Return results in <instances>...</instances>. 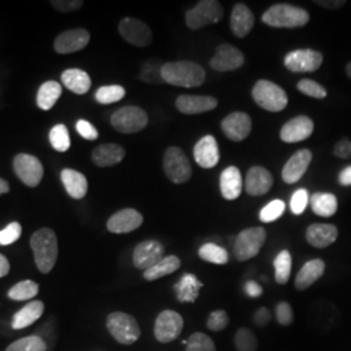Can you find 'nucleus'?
<instances>
[{
  "instance_id": "f257e3e1",
  "label": "nucleus",
  "mask_w": 351,
  "mask_h": 351,
  "mask_svg": "<svg viewBox=\"0 0 351 351\" xmlns=\"http://www.w3.org/2000/svg\"><path fill=\"white\" fill-rule=\"evenodd\" d=\"M164 82L180 88H198L206 81V72L194 62H171L162 65Z\"/></svg>"
},
{
  "instance_id": "f03ea898",
  "label": "nucleus",
  "mask_w": 351,
  "mask_h": 351,
  "mask_svg": "<svg viewBox=\"0 0 351 351\" xmlns=\"http://www.w3.org/2000/svg\"><path fill=\"white\" fill-rule=\"evenodd\" d=\"M30 246L34 252V261L42 274H50L58 259V239L52 229L42 228L30 239Z\"/></svg>"
},
{
  "instance_id": "7ed1b4c3",
  "label": "nucleus",
  "mask_w": 351,
  "mask_h": 351,
  "mask_svg": "<svg viewBox=\"0 0 351 351\" xmlns=\"http://www.w3.org/2000/svg\"><path fill=\"white\" fill-rule=\"evenodd\" d=\"M262 21L271 27L295 29L306 25L310 21V13L297 5L278 3L263 13Z\"/></svg>"
},
{
  "instance_id": "20e7f679",
  "label": "nucleus",
  "mask_w": 351,
  "mask_h": 351,
  "mask_svg": "<svg viewBox=\"0 0 351 351\" xmlns=\"http://www.w3.org/2000/svg\"><path fill=\"white\" fill-rule=\"evenodd\" d=\"M251 94L255 103L268 112H281L288 106L285 90L268 80L258 81Z\"/></svg>"
},
{
  "instance_id": "39448f33",
  "label": "nucleus",
  "mask_w": 351,
  "mask_h": 351,
  "mask_svg": "<svg viewBox=\"0 0 351 351\" xmlns=\"http://www.w3.org/2000/svg\"><path fill=\"white\" fill-rule=\"evenodd\" d=\"M164 173L173 184H185L191 178L193 169L185 151L180 147H168L164 152Z\"/></svg>"
},
{
  "instance_id": "423d86ee",
  "label": "nucleus",
  "mask_w": 351,
  "mask_h": 351,
  "mask_svg": "<svg viewBox=\"0 0 351 351\" xmlns=\"http://www.w3.org/2000/svg\"><path fill=\"white\" fill-rule=\"evenodd\" d=\"M267 232L263 226H252L242 230L236 239L234 256L239 262H246L255 258L263 247Z\"/></svg>"
},
{
  "instance_id": "0eeeda50",
  "label": "nucleus",
  "mask_w": 351,
  "mask_h": 351,
  "mask_svg": "<svg viewBox=\"0 0 351 351\" xmlns=\"http://www.w3.org/2000/svg\"><path fill=\"white\" fill-rule=\"evenodd\" d=\"M149 124V116L145 110L136 106H126L111 116V125L124 134H133L143 130Z\"/></svg>"
},
{
  "instance_id": "6e6552de",
  "label": "nucleus",
  "mask_w": 351,
  "mask_h": 351,
  "mask_svg": "<svg viewBox=\"0 0 351 351\" xmlns=\"http://www.w3.org/2000/svg\"><path fill=\"white\" fill-rule=\"evenodd\" d=\"M224 14L223 5L216 0H202L185 14L189 29L199 30L210 24H217Z\"/></svg>"
},
{
  "instance_id": "1a4fd4ad",
  "label": "nucleus",
  "mask_w": 351,
  "mask_h": 351,
  "mask_svg": "<svg viewBox=\"0 0 351 351\" xmlns=\"http://www.w3.org/2000/svg\"><path fill=\"white\" fill-rule=\"evenodd\" d=\"M107 329L113 339L123 345H132L141 337L137 320L125 313H112L107 317Z\"/></svg>"
},
{
  "instance_id": "9d476101",
  "label": "nucleus",
  "mask_w": 351,
  "mask_h": 351,
  "mask_svg": "<svg viewBox=\"0 0 351 351\" xmlns=\"http://www.w3.org/2000/svg\"><path fill=\"white\" fill-rule=\"evenodd\" d=\"M323 53L311 49H302L289 52L284 59L285 68L294 73L316 72L323 64Z\"/></svg>"
},
{
  "instance_id": "9b49d317",
  "label": "nucleus",
  "mask_w": 351,
  "mask_h": 351,
  "mask_svg": "<svg viewBox=\"0 0 351 351\" xmlns=\"http://www.w3.org/2000/svg\"><path fill=\"white\" fill-rule=\"evenodd\" d=\"M184 329L182 316L173 310H164L158 315L154 326L155 339L162 343H169L180 337Z\"/></svg>"
},
{
  "instance_id": "f8f14e48",
  "label": "nucleus",
  "mask_w": 351,
  "mask_h": 351,
  "mask_svg": "<svg viewBox=\"0 0 351 351\" xmlns=\"http://www.w3.org/2000/svg\"><path fill=\"white\" fill-rule=\"evenodd\" d=\"M13 169L17 177L29 188H36L43 178V165L30 154H19L13 159Z\"/></svg>"
},
{
  "instance_id": "ddd939ff",
  "label": "nucleus",
  "mask_w": 351,
  "mask_h": 351,
  "mask_svg": "<svg viewBox=\"0 0 351 351\" xmlns=\"http://www.w3.org/2000/svg\"><path fill=\"white\" fill-rule=\"evenodd\" d=\"M119 33L128 43L136 47H147L152 42L150 26L134 17H125L119 24Z\"/></svg>"
},
{
  "instance_id": "4468645a",
  "label": "nucleus",
  "mask_w": 351,
  "mask_h": 351,
  "mask_svg": "<svg viewBox=\"0 0 351 351\" xmlns=\"http://www.w3.org/2000/svg\"><path fill=\"white\" fill-rule=\"evenodd\" d=\"M245 63V56L237 47L223 43L216 47L215 55L210 60V66L217 72H232L241 68Z\"/></svg>"
},
{
  "instance_id": "2eb2a0df",
  "label": "nucleus",
  "mask_w": 351,
  "mask_h": 351,
  "mask_svg": "<svg viewBox=\"0 0 351 351\" xmlns=\"http://www.w3.org/2000/svg\"><path fill=\"white\" fill-rule=\"evenodd\" d=\"M164 246L155 239H147L137 245L133 251V264L136 268L147 271L164 258Z\"/></svg>"
},
{
  "instance_id": "dca6fc26",
  "label": "nucleus",
  "mask_w": 351,
  "mask_h": 351,
  "mask_svg": "<svg viewBox=\"0 0 351 351\" xmlns=\"http://www.w3.org/2000/svg\"><path fill=\"white\" fill-rule=\"evenodd\" d=\"M314 121L308 116H297L281 128L280 138L287 143H297L310 138L314 133Z\"/></svg>"
},
{
  "instance_id": "f3484780",
  "label": "nucleus",
  "mask_w": 351,
  "mask_h": 351,
  "mask_svg": "<svg viewBox=\"0 0 351 351\" xmlns=\"http://www.w3.org/2000/svg\"><path fill=\"white\" fill-rule=\"evenodd\" d=\"M252 121L246 112H233L228 114L221 123V129L228 138L233 142H241L247 138L251 133Z\"/></svg>"
},
{
  "instance_id": "a211bd4d",
  "label": "nucleus",
  "mask_w": 351,
  "mask_h": 351,
  "mask_svg": "<svg viewBox=\"0 0 351 351\" xmlns=\"http://www.w3.org/2000/svg\"><path fill=\"white\" fill-rule=\"evenodd\" d=\"M143 223V216L134 208H124L120 210L108 219L107 229L114 234L130 233Z\"/></svg>"
},
{
  "instance_id": "6ab92c4d",
  "label": "nucleus",
  "mask_w": 351,
  "mask_h": 351,
  "mask_svg": "<svg viewBox=\"0 0 351 351\" xmlns=\"http://www.w3.org/2000/svg\"><path fill=\"white\" fill-rule=\"evenodd\" d=\"M313 160V152L307 149L298 150L282 168L281 177L287 184H295L307 172Z\"/></svg>"
},
{
  "instance_id": "aec40b11",
  "label": "nucleus",
  "mask_w": 351,
  "mask_h": 351,
  "mask_svg": "<svg viewBox=\"0 0 351 351\" xmlns=\"http://www.w3.org/2000/svg\"><path fill=\"white\" fill-rule=\"evenodd\" d=\"M90 42V33L85 29L66 30L58 36L53 42V49L58 53H72L84 50Z\"/></svg>"
},
{
  "instance_id": "412c9836",
  "label": "nucleus",
  "mask_w": 351,
  "mask_h": 351,
  "mask_svg": "<svg viewBox=\"0 0 351 351\" xmlns=\"http://www.w3.org/2000/svg\"><path fill=\"white\" fill-rule=\"evenodd\" d=\"M272 185H274V177L268 169L259 165L251 167L245 181V190L249 195L252 197L264 195L272 189Z\"/></svg>"
},
{
  "instance_id": "4be33fe9",
  "label": "nucleus",
  "mask_w": 351,
  "mask_h": 351,
  "mask_svg": "<svg viewBox=\"0 0 351 351\" xmlns=\"http://www.w3.org/2000/svg\"><path fill=\"white\" fill-rule=\"evenodd\" d=\"M194 159L204 169L216 167L220 160V151L217 141L213 136H204L194 146Z\"/></svg>"
},
{
  "instance_id": "5701e85b",
  "label": "nucleus",
  "mask_w": 351,
  "mask_h": 351,
  "mask_svg": "<svg viewBox=\"0 0 351 351\" xmlns=\"http://www.w3.org/2000/svg\"><path fill=\"white\" fill-rule=\"evenodd\" d=\"M176 107L185 114L210 112L217 107V99L207 95H180L176 99Z\"/></svg>"
},
{
  "instance_id": "b1692460",
  "label": "nucleus",
  "mask_w": 351,
  "mask_h": 351,
  "mask_svg": "<svg viewBox=\"0 0 351 351\" xmlns=\"http://www.w3.org/2000/svg\"><path fill=\"white\" fill-rule=\"evenodd\" d=\"M339 239V229L332 224L315 223L306 230V241L316 249H326Z\"/></svg>"
},
{
  "instance_id": "393cba45",
  "label": "nucleus",
  "mask_w": 351,
  "mask_h": 351,
  "mask_svg": "<svg viewBox=\"0 0 351 351\" xmlns=\"http://www.w3.org/2000/svg\"><path fill=\"white\" fill-rule=\"evenodd\" d=\"M254 13L251 12L250 8L246 4L239 3L234 5L230 16V29L236 37H247V34L254 27Z\"/></svg>"
},
{
  "instance_id": "a878e982",
  "label": "nucleus",
  "mask_w": 351,
  "mask_h": 351,
  "mask_svg": "<svg viewBox=\"0 0 351 351\" xmlns=\"http://www.w3.org/2000/svg\"><path fill=\"white\" fill-rule=\"evenodd\" d=\"M126 151L117 143H104L93 151L91 159L95 165L106 168L121 163L125 158Z\"/></svg>"
},
{
  "instance_id": "bb28decb",
  "label": "nucleus",
  "mask_w": 351,
  "mask_h": 351,
  "mask_svg": "<svg viewBox=\"0 0 351 351\" xmlns=\"http://www.w3.org/2000/svg\"><path fill=\"white\" fill-rule=\"evenodd\" d=\"M243 188L242 175L237 167H228L220 176V191L228 201L237 199Z\"/></svg>"
},
{
  "instance_id": "cd10ccee",
  "label": "nucleus",
  "mask_w": 351,
  "mask_h": 351,
  "mask_svg": "<svg viewBox=\"0 0 351 351\" xmlns=\"http://www.w3.org/2000/svg\"><path fill=\"white\" fill-rule=\"evenodd\" d=\"M326 272V263L322 259H313L307 263L303 264L300 272L295 277V288L298 290H307L311 285L324 275Z\"/></svg>"
},
{
  "instance_id": "c85d7f7f",
  "label": "nucleus",
  "mask_w": 351,
  "mask_h": 351,
  "mask_svg": "<svg viewBox=\"0 0 351 351\" xmlns=\"http://www.w3.org/2000/svg\"><path fill=\"white\" fill-rule=\"evenodd\" d=\"M203 282L193 274H185L175 285L176 298L181 303H194L198 300Z\"/></svg>"
},
{
  "instance_id": "c756f323",
  "label": "nucleus",
  "mask_w": 351,
  "mask_h": 351,
  "mask_svg": "<svg viewBox=\"0 0 351 351\" xmlns=\"http://www.w3.org/2000/svg\"><path fill=\"white\" fill-rule=\"evenodd\" d=\"M62 181L69 197H72L73 199L85 198L88 188V180L85 175L75 169L65 168L62 171Z\"/></svg>"
},
{
  "instance_id": "7c9ffc66",
  "label": "nucleus",
  "mask_w": 351,
  "mask_h": 351,
  "mask_svg": "<svg viewBox=\"0 0 351 351\" xmlns=\"http://www.w3.org/2000/svg\"><path fill=\"white\" fill-rule=\"evenodd\" d=\"M62 82L65 88L78 95L86 94L91 88L90 75L85 71L77 69V68L64 71L62 75Z\"/></svg>"
},
{
  "instance_id": "2f4dec72",
  "label": "nucleus",
  "mask_w": 351,
  "mask_h": 351,
  "mask_svg": "<svg viewBox=\"0 0 351 351\" xmlns=\"http://www.w3.org/2000/svg\"><path fill=\"white\" fill-rule=\"evenodd\" d=\"M45 313L43 302L33 301L27 303L19 313H16L12 319L13 329H24L34 324Z\"/></svg>"
},
{
  "instance_id": "473e14b6",
  "label": "nucleus",
  "mask_w": 351,
  "mask_h": 351,
  "mask_svg": "<svg viewBox=\"0 0 351 351\" xmlns=\"http://www.w3.org/2000/svg\"><path fill=\"white\" fill-rule=\"evenodd\" d=\"M62 94H63V88L59 82L47 81L42 84L38 90V107L43 111H49L56 104V101L62 97Z\"/></svg>"
},
{
  "instance_id": "72a5a7b5",
  "label": "nucleus",
  "mask_w": 351,
  "mask_h": 351,
  "mask_svg": "<svg viewBox=\"0 0 351 351\" xmlns=\"http://www.w3.org/2000/svg\"><path fill=\"white\" fill-rule=\"evenodd\" d=\"M311 208L317 216L330 217L337 213L339 202L332 193H315L310 198Z\"/></svg>"
},
{
  "instance_id": "f704fd0d",
  "label": "nucleus",
  "mask_w": 351,
  "mask_h": 351,
  "mask_svg": "<svg viewBox=\"0 0 351 351\" xmlns=\"http://www.w3.org/2000/svg\"><path fill=\"white\" fill-rule=\"evenodd\" d=\"M180 267H181L180 258L176 255H168V256H164L159 263L151 267L150 269L145 271L143 277L147 281H155L162 277L168 276L171 274H175Z\"/></svg>"
},
{
  "instance_id": "c9c22d12",
  "label": "nucleus",
  "mask_w": 351,
  "mask_h": 351,
  "mask_svg": "<svg viewBox=\"0 0 351 351\" xmlns=\"http://www.w3.org/2000/svg\"><path fill=\"white\" fill-rule=\"evenodd\" d=\"M199 258L203 259L204 262L208 263L217 264V265H223L229 262V254L228 251L215 243H204L202 245L198 250Z\"/></svg>"
},
{
  "instance_id": "e433bc0d",
  "label": "nucleus",
  "mask_w": 351,
  "mask_h": 351,
  "mask_svg": "<svg viewBox=\"0 0 351 351\" xmlns=\"http://www.w3.org/2000/svg\"><path fill=\"white\" fill-rule=\"evenodd\" d=\"M291 255L288 250H282L278 252V255L274 262L275 265V280L277 284L285 285L290 278L291 274Z\"/></svg>"
},
{
  "instance_id": "4c0bfd02",
  "label": "nucleus",
  "mask_w": 351,
  "mask_h": 351,
  "mask_svg": "<svg viewBox=\"0 0 351 351\" xmlns=\"http://www.w3.org/2000/svg\"><path fill=\"white\" fill-rule=\"evenodd\" d=\"M39 291V285L37 282L32 281V280H25L21 281L16 285H13L12 288L8 291V297L13 301H27L34 298Z\"/></svg>"
},
{
  "instance_id": "58836bf2",
  "label": "nucleus",
  "mask_w": 351,
  "mask_h": 351,
  "mask_svg": "<svg viewBox=\"0 0 351 351\" xmlns=\"http://www.w3.org/2000/svg\"><path fill=\"white\" fill-rule=\"evenodd\" d=\"M51 146L58 152H65L71 147V137L68 128L64 124H58L50 130Z\"/></svg>"
},
{
  "instance_id": "ea45409f",
  "label": "nucleus",
  "mask_w": 351,
  "mask_h": 351,
  "mask_svg": "<svg viewBox=\"0 0 351 351\" xmlns=\"http://www.w3.org/2000/svg\"><path fill=\"white\" fill-rule=\"evenodd\" d=\"M125 88L120 85L101 86L95 93V101L101 104H112L121 101L125 97Z\"/></svg>"
},
{
  "instance_id": "a19ab883",
  "label": "nucleus",
  "mask_w": 351,
  "mask_h": 351,
  "mask_svg": "<svg viewBox=\"0 0 351 351\" xmlns=\"http://www.w3.org/2000/svg\"><path fill=\"white\" fill-rule=\"evenodd\" d=\"M162 65L163 64H159L154 60L146 62L139 72V80L151 85L164 84L163 77H162Z\"/></svg>"
},
{
  "instance_id": "79ce46f5",
  "label": "nucleus",
  "mask_w": 351,
  "mask_h": 351,
  "mask_svg": "<svg viewBox=\"0 0 351 351\" xmlns=\"http://www.w3.org/2000/svg\"><path fill=\"white\" fill-rule=\"evenodd\" d=\"M234 346L237 351H256L258 339L249 328H239L234 336Z\"/></svg>"
},
{
  "instance_id": "37998d69",
  "label": "nucleus",
  "mask_w": 351,
  "mask_h": 351,
  "mask_svg": "<svg viewBox=\"0 0 351 351\" xmlns=\"http://www.w3.org/2000/svg\"><path fill=\"white\" fill-rule=\"evenodd\" d=\"M47 345L38 336H30L17 339L11 343L5 351H46Z\"/></svg>"
},
{
  "instance_id": "c03bdc74",
  "label": "nucleus",
  "mask_w": 351,
  "mask_h": 351,
  "mask_svg": "<svg viewBox=\"0 0 351 351\" xmlns=\"http://www.w3.org/2000/svg\"><path fill=\"white\" fill-rule=\"evenodd\" d=\"M285 202L275 199V201L269 202L267 206H264L263 208L259 213V219L262 223H272L278 220L284 213H285Z\"/></svg>"
},
{
  "instance_id": "a18cd8bd",
  "label": "nucleus",
  "mask_w": 351,
  "mask_h": 351,
  "mask_svg": "<svg viewBox=\"0 0 351 351\" xmlns=\"http://www.w3.org/2000/svg\"><path fill=\"white\" fill-rule=\"evenodd\" d=\"M185 351H216V346L211 337L202 332H197L189 337Z\"/></svg>"
},
{
  "instance_id": "49530a36",
  "label": "nucleus",
  "mask_w": 351,
  "mask_h": 351,
  "mask_svg": "<svg viewBox=\"0 0 351 351\" xmlns=\"http://www.w3.org/2000/svg\"><path fill=\"white\" fill-rule=\"evenodd\" d=\"M297 88L301 91L302 94L315 98V99H324L326 97V88L313 80H307V78L301 80L297 84Z\"/></svg>"
},
{
  "instance_id": "de8ad7c7",
  "label": "nucleus",
  "mask_w": 351,
  "mask_h": 351,
  "mask_svg": "<svg viewBox=\"0 0 351 351\" xmlns=\"http://www.w3.org/2000/svg\"><path fill=\"white\" fill-rule=\"evenodd\" d=\"M310 203L308 191L306 189H298L294 191V194L290 198V210L294 215H301L307 208V204Z\"/></svg>"
},
{
  "instance_id": "09e8293b",
  "label": "nucleus",
  "mask_w": 351,
  "mask_h": 351,
  "mask_svg": "<svg viewBox=\"0 0 351 351\" xmlns=\"http://www.w3.org/2000/svg\"><path fill=\"white\" fill-rule=\"evenodd\" d=\"M229 320L230 319H229V315L226 311L215 310L208 316L206 326L213 332H221L226 329V326H229Z\"/></svg>"
},
{
  "instance_id": "8fccbe9b",
  "label": "nucleus",
  "mask_w": 351,
  "mask_h": 351,
  "mask_svg": "<svg viewBox=\"0 0 351 351\" xmlns=\"http://www.w3.org/2000/svg\"><path fill=\"white\" fill-rule=\"evenodd\" d=\"M21 233H23V228L20 226V223L13 221L5 226L3 230H0V245L1 246L12 245L21 237Z\"/></svg>"
},
{
  "instance_id": "3c124183",
  "label": "nucleus",
  "mask_w": 351,
  "mask_h": 351,
  "mask_svg": "<svg viewBox=\"0 0 351 351\" xmlns=\"http://www.w3.org/2000/svg\"><path fill=\"white\" fill-rule=\"evenodd\" d=\"M277 323L280 326H288L294 320V313L288 302H280L276 306Z\"/></svg>"
},
{
  "instance_id": "603ef678",
  "label": "nucleus",
  "mask_w": 351,
  "mask_h": 351,
  "mask_svg": "<svg viewBox=\"0 0 351 351\" xmlns=\"http://www.w3.org/2000/svg\"><path fill=\"white\" fill-rule=\"evenodd\" d=\"M75 129L82 138L88 139V141H94L99 137L97 128L93 124H90L86 120H78L75 124Z\"/></svg>"
},
{
  "instance_id": "864d4df0",
  "label": "nucleus",
  "mask_w": 351,
  "mask_h": 351,
  "mask_svg": "<svg viewBox=\"0 0 351 351\" xmlns=\"http://www.w3.org/2000/svg\"><path fill=\"white\" fill-rule=\"evenodd\" d=\"M51 5L60 12H72L84 5L82 0H52Z\"/></svg>"
},
{
  "instance_id": "5fc2aeb1",
  "label": "nucleus",
  "mask_w": 351,
  "mask_h": 351,
  "mask_svg": "<svg viewBox=\"0 0 351 351\" xmlns=\"http://www.w3.org/2000/svg\"><path fill=\"white\" fill-rule=\"evenodd\" d=\"M333 154L339 159L351 158V141L349 138H342L333 149Z\"/></svg>"
},
{
  "instance_id": "6e6d98bb",
  "label": "nucleus",
  "mask_w": 351,
  "mask_h": 351,
  "mask_svg": "<svg viewBox=\"0 0 351 351\" xmlns=\"http://www.w3.org/2000/svg\"><path fill=\"white\" fill-rule=\"evenodd\" d=\"M252 320H254V324L256 326H261V328L267 326L269 324V322H271V313H269V310L267 307H261L254 314Z\"/></svg>"
},
{
  "instance_id": "4d7b16f0",
  "label": "nucleus",
  "mask_w": 351,
  "mask_h": 351,
  "mask_svg": "<svg viewBox=\"0 0 351 351\" xmlns=\"http://www.w3.org/2000/svg\"><path fill=\"white\" fill-rule=\"evenodd\" d=\"M245 291H246V294L250 298H258V297H261L263 294V288L258 282L250 280V281H247L245 284Z\"/></svg>"
},
{
  "instance_id": "13d9d810",
  "label": "nucleus",
  "mask_w": 351,
  "mask_h": 351,
  "mask_svg": "<svg viewBox=\"0 0 351 351\" xmlns=\"http://www.w3.org/2000/svg\"><path fill=\"white\" fill-rule=\"evenodd\" d=\"M315 3L317 5L324 7L326 10H339V8L343 7L346 4L345 0H332V1H329V0H316Z\"/></svg>"
},
{
  "instance_id": "bf43d9fd",
  "label": "nucleus",
  "mask_w": 351,
  "mask_h": 351,
  "mask_svg": "<svg viewBox=\"0 0 351 351\" xmlns=\"http://www.w3.org/2000/svg\"><path fill=\"white\" fill-rule=\"evenodd\" d=\"M339 182L342 186H351V165L339 172Z\"/></svg>"
},
{
  "instance_id": "052dcab7",
  "label": "nucleus",
  "mask_w": 351,
  "mask_h": 351,
  "mask_svg": "<svg viewBox=\"0 0 351 351\" xmlns=\"http://www.w3.org/2000/svg\"><path fill=\"white\" fill-rule=\"evenodd\" d=\"M10 269H11V265L8 259L0 254V278L7 276L10 274Z\"/></svg>"
},
{
  "instance_id": "680f3d73",
  "label": "nucleus",
  "mask_w": 351,
  "mask_h": 351,
  "mask_svg": "<svg viewBox=\"0 0 351 351\" xmlns=\"http://www.w3.org/2000/svg\"><path fill=\"white\" fill-rule=\"evenodd\" d=\"M8 191H10V184H8L4 178L0 177V195L5 194V193H8Z\"/></svg>"
},
{
  "instance_id": "e2e57ef3",
  "label": "nucleus",
  "mask_w": 351,
  "mask_h": 351,
  "mask_svg": "<svg viewBox=\"0 0 351 351\" xmlns=\"http://www.w3.org/2000/svg\"><path fill=\"white\" fill-rule=\"evenodd\" d=\"M346 75H349L351 78V62L346 65Z\"/></svg>"
}]
</instances>
